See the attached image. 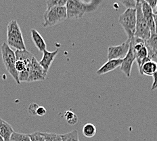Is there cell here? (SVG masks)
I'll return each instance as SVG.
<instances>
[{"label":"cell","instance_id":"277c9868","mask_svg":"<svg viewBox=\"0 0 157 141\" xmlns=\"http://www.w3.org/2000/svg\"><path fill=\"white\" fill-rule=\"evenodd\" d=\"M0 50H1L2 61L4 62L5 68L8 73L14 79L16 84L20 85L21 83L19 81L18 73L15 69V64L16 62L15 52L11 49L6 42H4L2 44Z\"/></svg>","mask_w":157,"mask_h":141},{"label":"cell","instance_id":"7c38bea8","mask_svg":"<svg viewBox=\"0 0 157 141\" xmlns=\"http://www.w3.org/2000/svg\"><path fill=\"white\" fill-rule=\"evenodd\" d=\"M142 3V10L143 16L147 22L151 34L155 33V21H154V13L152 8L147 4L146 1L141 0Z\"/></svg>","mask_w":157,"mask_h":141},{"label":"cell","instance_id":"5bb4252c","mask_svg":"<svg viewBox=\"0 0 157 141\" xmlns=\"http://www.w3.org/2000/svg\"><path fill=\"white\" fill-rule=\"evenodd\" d=\"M145 45L148 49L150 58L155 59L157 57V35L152 34L148 40L145 41Z\"/></svg>","mask_w":157,"mask_h":141},{"label":"cell","instance_id":"5b68a950","mask_svg":"<svg viewBox=\"0 0 157 141\" xmlns=\"http://www.w3.org/2000/svg\"><path fill=\"white\" fill-rule=\"evenodd\" d=\"M67 18L66 6H57L45 10L44 14V27H50L60 23Z\"/></svg>","mask_w":157,"mask_h":141},{"label":"cell","instance_id":"9c48e42d","mask_svg":"<svg viewBox=\"0 0 157 141\" xmlns=\"http://www.w3.org/2000/svg\"><path fill=\"white\" fill-rule=\"evenodd\" d=\"M48 73L45 72L44 69L39 65L35 57L33 58L31 61L29 76L27 82H34V81H44L46 78Z\"/></svg>","mask_w":157,"mask_h":141},{"label":"cell","instance_id":"7402d4cb","mask_svg":"<svg viewBox=\"0 0 157 141\" xmlns=\"http://www.w3.org/2000/svg\"><path fill=\"white\" fill-rule=\"evenodd\" d=\"M67 2V0H48L46 2V10H49L54 7H57V6H66Z\"/></svg>","mask_w":157,"mask_h":141},{"label":"cell","instance_id":"ffe728a7","mask_svg":"<svg viewBox=\"0 0 157 141\" xmlns=\"http://www.w3.org/2000/svg\"><path fill=\"white\" fill-rule=\"evenodd\" d=\"M64 118L67 122L71 126H74L78 122V117L73 111L71 110H68L65 111Z\"/></svg>","mask_w":157,"mask_h":141},{"label":"cell","instance_id":"d4e9b609","mask_svg":"<svg viewBox=\"0 0 157 141\" xmlns=\"http://www.w3.org/2000/svg\"><path fill=\"white\" fill-rule=\"evenodd\" d=\"M30 136L31 141H42L43 140V136H42V132H36L29 134Z\"/></svg>","mask_w":157,"mask_h":141},{"label":"cell","instance_id":"8992f818","mask_svg":"<svg viewBox=\"0 0 157 141\" xmlns=\"http://www.w3.org/2000/svg\"><path fill=\"white\" fill-rule=\"evenodd\" d=\"M119 24L122 26L127 35L129 40L135 37L136 26V8L127 9L119 16Z\"/></svg>","mask_w":157,"mask_h":141},{"label":"cell","instance_id":"83f0119b","mask_svg":"<svg viewBox=\"0 0 157 141\" xmlns=\"http://www.w3.org/2000/svg\"><path fill=\"white\" fill-rule=\"evenodd\" d=\"M146 2L152 8L154 13H156V8L157 5V0H146Z\"/></svg>","mask_w":157,"mask_h":141},{"label":"cell","instance_id":"cb8c5ba5","mask_svg":"<svg viewBox=\"0 0 157 141\" xmlns=\"http://www.w3.org/2000/svg\"><path fill=\"white\" fill-rule=\"evenodd\" d=\"M120 2L127 9H136L137 1H135V0H125V1H120Z\"/></svg>","mask_w":157,"mask_h":141},{"label":"cell","instance_id":"e0dca14e","mask_svg":"<svg viewBox=\"0 0 157 141\" xmlns=\"http://www.w3.org/2000/svg\"><path fill=\"white\" fill-rule=\"evenodd\" d=\"M157 70V63L152 60L146 62L144 64L141 70L140 71V75H144L147 76H152Z\"/></svg>","mask_w":157,"mask_h":141},{"label":"cell","instance_id":"6da1fadb","mask_svg":"<svg viewBox=\"0 0 157 141\" xmlns=\"http://www.w3.org/2000/svg\"><path fill=\"white\" fill-rule=\"evenodd\" d=\"M102 1L84 2L80 0H68L66 4L67 18L79 19L87 13L92 12L99 7Z\"/></svg>","mask_w":157,"mask_h":141},{"label":"cell","instance_id":"ac0fdd59","mask_svg":"<svg viewBox=\"0 0 157 141\" xmlns=\"http://www.w3.org/2000/svg\"><path fill=\"white\" fill-rule=\"evenodd\" d=\"M96 127L93 123H86L83 127V134L87 138H92L96 135Z\"/></svg>","mask_w":157,"mask_h":141},{"label":"cell","instance_id":"f546056e","mask_svg":"<svg viewBox=\"0 0 157 141\" xmlns=\"http://www.w3.org/2000/svg\"><path fill=\"white\" fill-rule=\"evenodd\" d=\"M154 21H155V33L157 35V14H154Z\"/></svg>","mask_w":157,"mask_h":141},{"label":"cell","instance_id":"30bf717a","mask_svg":"<svg viewBox=\"0 0 157 141\" xmlns=\"http://www.w3.org/2000/svg\"><path fill=\"white\" fill-rule=\"evenodd\" d=\"M134 62H136L135 54H134L133 49L130 45L128 53L126 55V57L123 59L122 64L120 67L121 70L127 77H129L131 76V72H132V69Z\"/></svg>","mask_w":157,"mask_h":141},{"label":"cell","instance_id":"52a82bcc","mask_svg":"<svg viewBox=\"0 0 157 141\" xmlns=\"http://www.w3.org/2000/svg\"><path fill=\"white\" fill-rule=\"evenodd\" d=\"M151 35V31H150L147 22L143 16L141 0H138L136 6V26L135 37L146 41L150 37Z\"/></svg>","mask_w":157,"mask_h":141},{"label":"cell","instance_id":"603a6c76","mask_svg":"<svg viewBox=\"0 0 157 141\" xmlns=\"http://www.w3.org/2000/svg\"><path fill=\"white\" fill-rule=\"evenodd\" d=\"M45 141H62L60 134L56 133L42 132Z\"/></svg>","mask_w":157,"mask_h":141},{"label":"cell","instance_id":"484cf974","mask_svg":"<svg viewBox=\"0 0 157 141\" xmlns=\"http://www.w3.org/2000/svg\"><path fill=\"white\" fill-rule=\"evenodd\" d=\"M38 107H39V105L37 103H33L30 104V105L29 106V108H28L29 113L31 115H33V116H36V111H37Z\"/></svg>","mask_w":157,"mask_h":141},{"label":"cell","instance_id":"1f68e13d","mask_svg":"<svg viewBox=\"0 0 157 141\" xmlns=\"http://www.w3.org/2000/svg\"><path fill=\"white\" fill-rule=\"evenodd\" d=\"M156 13L157 14V5H156Z\"/></svg>","mask_w":157,"mask_h":141},{"label":"cell","instance_id":"ba28073f","mask_svg":"<svg viewBox=\"0 0 157 141\" xmlns=\"http://www.w3.org/2000/svg\"><path fill=\"white\" fill-rule=\"evenodd\" d=\"M130 40L127 39L123 44L118 45L110 46L108 48V61L117 60V59H123L126 57L129 50Z\"/></svg>","mask_w":157,"mask_h":141},{"label":"cell","instance_id":"d6986e66","mask_svg":"<svg viewBox=\"0 0 157 141\" xmlns=\"http://www.w3.org/2000/svg\"><path fill=\"white\" fill-rule=\"evenodd\" d=\"M62 141H79L77 130H74L66 134H60Z\"/></svg>","mask_w":157,"mask_h":141},{"label":"cell","instance_id":"4fadbf2b","mask_svg":"<svg viewBox=\"0 0 157 141\" xmlns=\"http://www.w3.org/2000/svg\"><path fill=\"white\" fill-rule=\"evenodd\" d=\"M123 60L117 59V60L108 61L105 64H104L96 72L97 75H102L115 70L118 67H121Z\"/></svg>","mask_w":157,"mask_h":141},{"label":"cell","instance_id":"7a4b0ae2","mask_svg":"<svg viewBox=\"0 0 157 141\" xmlns=\"http://www.w3.org/2000/svg\"><path fill=\"white\" fill-rule=\"evenodd\" d=\"M15 55L16 58L15 69L18 73L20 82H27L31 61L34 56L27 50H16Z\"/></svg>","mask_w":157,"mask_h":141},{"label":"cell","instance_id":"9a60e30c","mask_svg":"<svg viewBox=\"0 0 157 141\" xmlns=\"http://www.w3.org/2000/svg\"><path fill=\"white\" fill-rule=\"evenodd\" d=\"M14 132V129L10 123L0 117V136L4 141H10L12 134Z\"/></svg>","mask_w":157,"mask_h":141},{"label":"cell","instance_id":"2e32d148","mask_svg":"<svg viewBox=\"0 0 157 141\" xmlns=\"http://www.w3.org/2000/svg\"><path fill=\"white\" fill-rule=\"evenodd\" d=\"M31 33L32 40L36 48L40 52H44L46 50V43H45L44 37H42L41 34L36 29H31Z\"/></svg>","mask_w":157,"mask_h":141},{"label":"cell","instance_id":"4dcf8cb0","mask_svg":"<svg viewBox=\"0 0 157 141\" xmlns=\"http://www.w3.org/2000/svg\"><path fill=\"white\" fill-rule=\"evenodd\" d=\"M0 141H4V139H3V138L1 136H0Z\"/></svg>","mask_w":157,"mask_h":141},{"label":"cell","instance_id":"8fae6325","mask_svg":"<svg viewBox=\"0 0 157 141\" xmlns=\"http://www.w3.org/2000/svg\"><path fill=\"white\" fill-rule=\"evenodd\" d=\"M58 52V49L53 52L48 51L47 50L43 52V57H42L41 61L39 62V63L45 72H47V73L48 72Z\"/></svg>","mask_w":157,"mask_h":141},{"label":"cell","instance_id":"3957f363","mask_svg":"<svg viewBox=\"0 0 157 141\" xmlns=\"http://www.w3.org/2000/svg\"><path fill=\"white\" fill-rule=\"evenodd\" d=\"M6 43L16 50H27L21 27L16 20H12L8 25Z\"/></svg>","mask_w":157,"mask_h":141},{"label":"cell","instance_id":"f1b7e54d","mask_svg":"<svg viewBox=\"0 0 157 141\" xmlns=\"http://www.w3.org/2000/svg\"><path fill=\"white\" fill-rule=\"evenodd\" d=\"M153 77V83L151 86V90H155L157 89V70L152 75Z\"/></svg>","mask_w":157,"mask_h":141},{"label":"cell","instance_id":"44dd1931","mask_svg":"<svg viewBox=\"0 0 157 141\" xmlns=\"http://www.w3.org/2000/svg\"><path fill=\"white\" fill-rule=\"evenodd\" d=\"M10 141H31L29 134L14 132L12 134Z\"/></svg>","mask_w":157,"mask_h":141},{"label":"cell","instance_id":"4316f807","mask_svg":"<svg viewBox=\"0 0 157 141\" xmlns=\"http://www.w3.org/2000/svg\"><path fill=\"white\" fill-rule=\"evenodd\" d=\"M46 113H47V110L44 107L39 106V107L37 109V111H36V116L41 117V116H45V115L46 114Z\"/></svg>","mask_w":157,"mask_h":141}]
</instances>
